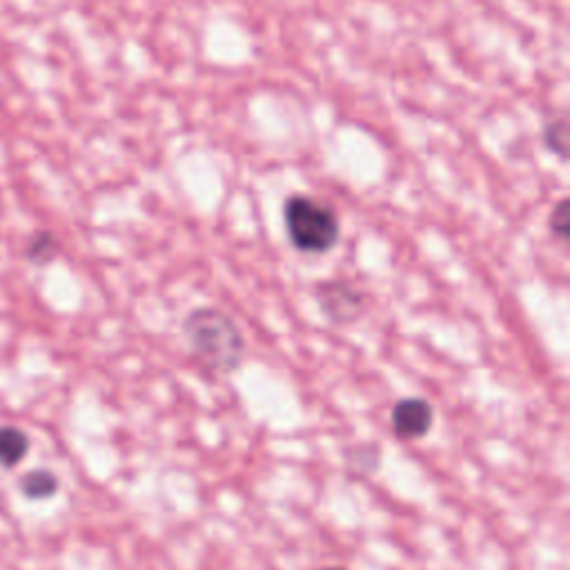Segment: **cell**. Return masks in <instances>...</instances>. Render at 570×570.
I'll return each instance as SVG.
<instances>
[{"label":"cell","instance_id":"1","mask_svg":"<svg viewBox=\"0 0 570 570\" xmlns=\"http://www.w3.org/2000/svg\"><path fill=\"white\" fill-rule=\"evenodd\" d=\"M183 336L196 363L214 374L236 372L247 352L238 323L212 305L194 307L183 318Z\"/></svg>","mask_w":570,"mask_h":570},{"label":"cell","instance_id":"2","mask_svg":"<svg viewBox=\"0 0 570 570\" xmlns=\"http://www.w3.org/2000/svg\"><path fill=\"white\" fill-rule=\"evenodd\" d=\"M283 229L287 243L305 256L330 254L341 240L338 212L309 194L296 191L283 200Z\"/></svg>","mask_w":570,"mask_h":570},{"label":"cell","instance_id":"3","mask_svg":"<svg viewBox=\"0 0 570 570\" xmlns=\"http://www.w3.org/2000/svg\"><path fill=\"white\" fill-rule=\"evenodd\" d=\"M321 314L332 325H352L367 309V294L347 278H327L314 285Z\"/></svg>","mask_w":570,"mask_h":570},{"label":"cell","instance_id":"4","mask_svg":"<svg viewBox=\"0 0 570 570\" xmlns=\"http://www.w3.org/2000/svg\"><path fill=\"white\" fill-rule=\"evenodd\" d=\"M434 423V407L423 396H405L394 403L390 414V428L396 439L412 441L430 432Z\"/></svg>","mask_w":570,"mask_h":570},{"label":"cell","instance_id":"5","mask_svg":"<svg viewBox=\"0 0 570 570\" xmlns=\"http://www.w3.org/2000/svg\"><path fill=\"white\" fill-rule=\"evenodd\" d=\"M29 450V436L16 425L0 428V465L13 468L18 465Z\"/></svg>","mask_w":570,"mask_h":570},{"label":"cell","instance_id":"6","mask_svg":"<svg viewBox=\"0 0 570 570\" xmlns=\"http://www.w3.org/2000/svg\"><path fill=\"white\" fill-rule=\"evenodd\" d=\"M541 140L550 154H554L559 160H566V156H568V120L563 116L548 118L541 127Z\"/></svg>","mask_w":570,"mask_h":570},{"label":"cell","instance_id":"7","mask_svg":"<svg viewBox=\"0 0 570 570\" xmlns=\"http://www.w3.org/2000/svg\"><path fill=\"white\" fill-rule=\"evenodd\" d=\"M58 490V476L49 470H33L22 479V492L24 497L38 501L49 499Z\"/></svg>","mask_w":570,"mask_h":570},{"label":"cell","instance_id":"8","mask_svg":"<svg viewBox=\"0 0 570 570\" xmlns=\"http://www.w3.org/2000/svg\"><path fill=\"white\" fill-rule=\"evenodd\" d=\"M548 227L550 232L559 238V240H568L570 236V200L563 196L559 198L552 209H550V216H548Z\"/></svg>","mask_w":570,"mask_h":570},{"label":"cell","instance_id":"9","mask_svg":"<svg viewBox=\"0 0 570 570\" xmlns=\"http://www.w3.org/2000/svg\"><path fill=\"white\" fill-rule=\"evenodd\" d=\"M56 249H58L56 238H53L51 234H45V232H42V234H38V236L31 238L29 249H27V258H29L31 263L42 265V263H47V261L53 258Z\"/></svg>","mask_w":570,"mask_h":570},{"label":"cell","instance_id":"10","mask_svg":"<svg viewBox=\"0 0 570 570\" xmlns=\"http://www.w3.org/2000/svg\"><path fill=\"white\" fill-rule=\"evenodd\" d=\"M323 570H345V568H323Z\"/></svg>","mask_w":570,"mask_h":570}]
</instances>
